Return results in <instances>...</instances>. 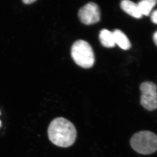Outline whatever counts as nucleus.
<instances>
[{"label": "nucleus", "instance_id": "obj_1", "mask_svg": "<svg viewBox=\"0 0 157 157\" xmlns=\"http://www.w3.org/2000/svg\"><path fill=\"white\" fill-rule=\"evenodd\" d=\"M47 135L52 144L58 147H68L74 144L77 132L73 123L64 117H57L49 124Z\"/></svg>", "mask_w": 157, "mask_h": 157}, {"label": "nucleus", "instance_id": "obj_11", "mask_svg": "<svg viewBox=\"0 0 157 157\" xmlns=\"http://www.w3.org/2000/svg\"><path fill=\"white\" fill-rule=\"evenodd\" d=\"M35 1V0H24V1H22V2L26 4H30Z\"/></svg>", "mask_w": 157, "mask_h": 157}, {"label": "nucleus", "instance_id": "obj_12", "mask_svg": "<svg viewBox=\"0 0 157 157\" xmlns=\"http://www.w3.org/2000/svg\"><path fill=\"white\" fill-rule=\"evenodd\" d=\"M153 40L155 43L157 45V31L155 33L154 35L153 36Z\"/></svg>", "mask_w": 157, "mask_h": 157}, {"label": "nucleus", "instance_id": "obj_4", "mask_svg": "<svg viewBox=\"0 0 157 157\" xmlns=\"http://www.w3.org/2000/svg\"><path fill=\"white\" fill-rule=\"evenodd\" d=\"M141 95L140 104L148 111L157 109V87L151 82H144L140 87Z\"/></svg>", "mask_w": 157, "mask_h": 157}, {"label": "nucleus", "instance_id": "obj_8", "mask_svg": "<svg viewBox=\"0 0 157 157\" xmlns=\"http://www.w3.org/2000/svg\"><path fill=\"white\" fill-rule=\"evenodd\" d=\"M99 39L102 44L105 48H113L115 45L113 32L109 30H102L99 33Z\"/></svg>", "mask_w": 157, "mask_h": 157}, {"label": "nucleus", "instance_id": "obj_9", "mask_svg": "<svg viewBox=\"0 0 157 157\" xmlns=\"http://www.w3.org/2000/svg\"><path fill=\"white\" fill-rule=\"evenodd\" d=\"M156 0H143L137 4L142 15L148 16L151 12L153 8L156 6Z\"/></svg>", "mask_w": 157, "mask_h": 157}, {"label": "nucleus", "instance_id": "obj_3", "mask_svg": "<svg viewBox=\"0 0 157 157\" xmlns=\"http://www.w3.org/2000/svg\"><path fill=\"white\" fill-rule=\"evenodd\" d=\"M71 56L78 65L84 68H90L95 62L92 47L84 40L76 41L71 47Z\"/></svg>", "mask_w": 157, "mask_h": 157}, {"label": "nucleus", "instance_id": "obj_10", "mask_svg": "<svg viewBox=\"0 0 157 157\" xmlns=\"http://www.w3.org/2000/svg\"><path fill=\"white\" fill-rule=\"evenodd\" d=\"M151 18V21H152V22L157 25V10H155L152 13Z\"/></svg>", "mask_w": 157, "mask_h": 157}, {"label": "nucleus", "instance_id": "obj_2", "mask_svg": "<svg viewBox=\"0 0 157 157\" xmlns=\"http://www.w3.org/2000/svg\"><path fill=\"white\" fill-rule=\"evenodd\" d=\"M131 147L140 154L148 155L157 151V135L150 131H141L131 138Z\"/></svg>", "mask_w": 157, "mask_h": 157}, {"label": "nucleus", "instance_id": "obj_7", "mask_svg": "<svg viewBox=\"0 0 157 157\" xmlns=\"http://www.w3.org/2000/svg\"><path fill=\"white\" fill-rule=\"evenodd\" d=\"M115 45L123 50H128L131 46L130 41L125 33L119 30H115L113 32Z\"/></svg>", "mask_w": 157, "mask_h": 157}, {"label": "nucleus", "instance_id": "obj_5", "mask_svg": "<svg viewBox=\"0 0 157 157\" xmlns=\"http://www.w3.org/2000/svg\"><path fill=\"white\" fill-rule=\"evenodd\" d=\"M78 17L82 23L90 25L99 22L101 19V11L95 3L90 2L79 10Z\"/></svg>", "mask_w": 157, "mask_h": 157}, {"label": "nucleus", "instance_id": "obj_6", "mask_svg": "<svg viewBox=\"0 0 157 157\" xmlns=\"http://www.w3.org/2000/svg\"><path fill=\"white\" fill-rule=\"evenodd\" d=\"M120 7L127 13L136 18H140L142 15L140 13L138 4L129 0H125L120 3Z\"/></svg>", "mask_w": 157, "mask_h": 157}, {"label": "nucleus", "instance_id": "obj_13", "mask_svg": "<svg viewBox=\"0 0 157 157\" xmlns=\"http://www.w3.org/2000/svg\"><path fill=\"white\" fill-rule=\"evenodd\" d=\"M1 121H0V126H1Z\"/></svg>", "mask_w": 157, "mask_h": 157}]
</instances>
